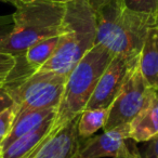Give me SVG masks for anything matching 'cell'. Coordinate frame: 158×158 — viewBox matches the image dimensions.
Returning <instances> with one entry per match:
<instances>
[{
    "instance_id": "6da1fadb",
    "label": "cell",
    "mask_w": 158,
    "mask_h": 158,
    "mask_svg": "<svg viewBox=\"0 0 158 158\" xmlns=\"http://www.w3.org/2000/svg\"><path fill=\"white\" fill-rule=\"evenodd\" d=\"M13 15L11 34L0 44V52L22 56L29 47L65 33L66 3L60 0H23Z\"/></svg>"
},
{
    "instance_id": "7a4b0ae2",
    "label": "cell",
    "mask_w": 158,
    "mask_h": 158,
    "mask_svg": "<svg viewBox=\"0 0 158 158\" xmlns=\"http://www.w3.org/2000/svg\"><path fill=\"white\" fill-rule=\"evenodd\" d=\"M94 12L97 44L114 55H139L148 31L158 23V19L128 10L120 0H108Z\"/></svg>"
},
{
    "instance_id": "3957f363",
    "label": "cell",
    "mask_w": 158,
    "mask_h": 158,
    "mask_svg": "<svg viewBox=\"0 0 158 158\" xmlns=\"http://www.w3.org/2000/svg\"><path fill=\"white\" fill-rule=\"evenodd\" d=\"M114 56L115 55L105 47L95 44L73 68L67 76L51 130L40 146L52 138L68 121L81 115L86 110L102 74Z\"/></svg>"
},
{
    "instance_id": "277c9868",
    "label": "cell",
    "mask_w": 158,
    "mask_h": 158,
    "mask_svg": "<svg viewBox=\"0 0 158 158\" xmlns=\"http://www.w3.org/2000/svg\"><path fill=\"white\" fill-rule=\"evenodd\" d=\"M64 26L65 33L60 37L54 53L40 68V72L68 75L97 44L95 12L88 0L66 2Z\"/></svg>"
},
{
    "instance_id": "5b68a950",
    "label": "cell",
    "mask_w": 158,
    "mask_h": 158,
    "mask_svg": "<svg viewBox=\"0 0 158 158\" xmlns=\"http://www.w3.org/2000/svg\"><path fill=\"white\" fill-rule=\"evenodd\" d=\"M67 76L39 70L21 81L5 85L3 87L13 101L16 115L28 110H57Z\"/></svg>"
},
{
    "instance_id": "8992f818",
    "label": "cell",
    "mask_w": 158,
    "mask_h": 158,
    "mask_svg": "<svg viewBox=\"0 0 158 158\" xmlns=\"http://www.w3.org/2000/svg\"><path fill=\"white\" fill-rule=\"evenodd\" d=\"M157 92L146 81L138 64L110 106L108 117L103 130L110 131L119 126L130 123L148 106Z\"/></svg>"
},
{
    "instance_id": "52a82bcc",
    "label": "cell",
    "mask_w": 158,
    "mask_h": 158,
    "mask_svg": "<svg viewBox=\"0 0 158 158\" xmlns=\"http://www.w3.org/2000/svg\"><path fill=\"white\" fill-rule=\"evenodd\" d=\"M139 61L140 54L135 56L115 55L102 74L86 110L110 107L128 80L130 74L139 64Z\"/></svg>"
},
{
    "instance_id": "ba28073f",
    "label": "cell",
    "mask_w": 158,
    "mask_h": 158,
    "mask_svg": "<svg viewBox=\"0 0 158 158\" xmlns=\"http://www.w3.org/2000/svg\"><path fill=\"white\" fill-rule=\"evenodd\" d=\"M79 117L80 115L63 126L31 158H77L84 143L78 131Z\"/></svg>"
},
{
    "instance_id": "9c48e42d",
    "label": "cell",
    "mask_w": 158,
    "mask_h": 158,
    "mask_svg": "<svg viewBox=\"0 0 158 158\" xmlns=\"http://www.w3.org/2000/svg\"><path fill=\"white\" fill-rule=\"evenodd\" d=\"M127 140H130V123L88 139L82 143L77 158H116L127 144Z\"/></svg>"
},
{
    "instance_id": "30bf717a",
    "label": "cell",
    "mask_w": 158,
    "mask_h": 158,
    "mask_svg": "<svg viewBox=\"0 0 158 158\" xmlns=\"http://www.w3.org/2000/svg\"><path fill=\"white\" fill-rule=\"evenodd\" d=\"M54 117L55 114L49 117L36 129L16 139L0 153V158H31L50 132Z\"/></svg>"
},
{
    "instance_id": "8fae6325",
    "label": "cell",
    "mask_w": 158,
    "mask_h": 158,
    "mask_svg": "<svg viewBox=\"0 0 158 158\" xmlns=\"http://www.w3.org/2000/svg\"><path fill=\"white\" fill-rule=\"evenodd\" d=\"M139 67L152 88L158 91V23L147 33L140 53Z\"/></svg>"
},
{
    "instance_id": "7c38bea8",
    "label": "cell",
    "mask_w": 158,
    "mask_h": 158,
    "mask_svg": "<svg viewBox=\"0 0 158 158\" xmlns=\"http://www.w3.org/2000/svg\"><path fill=\"white\" fill-rule=\"evenodd\" d=\"M56 114V108H44V110H28L18 114L14 119L13 126L7 138L0 144V153L5 151L12 142L21 138L31 130L39 127L44 120L52 115Z\"/></svg>"
},
{
    "instance_id": "4fadbf2b",
    "label": "cell",
    "mask_w": 158,
    "mask_h": 158,
    "mask_svg": "<svg viewBox=\"0 0 158 158\" xmlns=\"http://www.w3.org/2000/svg\"><path fill=\"white\" fill-rule=\"evenodd\" d=\"M158 134V92L133 120L130 123V140L147 142Z\"/></svg>"
},
{
    "instance_id": "5bb4252c",
    "label": "cell",
    "mask_w": 158,
    "mask_h": 158,
    "mask_svg": "<svg viewBox=\"0 0 158 158\" xmlns=\"http://www.w3.org/2000/svg\"><path fill=\"white\" fill-rule=\"evenodd\" d=\"M108 108L85 110L78 120V131L81 139H88L99 129H103L108 117Z\"/></svg>"
},
{
    "instance_id": "9a60e30c",
    "label": "cell",
    "mask_w": 158,
    "mask_h": 158,
    "mask_svg": "<svg viewBox=\"0 0 158 158\" xmlns=\"http://www.w3.org/2000/svg\"><path fill=\"white\" fill-rule=\"evenodd\" d=\"M130 11L158 19V0H120Z\"/></svg>"
},
{
    "instance_id": "2e32d148",
    "label": "cell",
    "mask_w": 158,
    "mask_h": 158,
    "mask_svg": "<svg viewBox=\"0 0 158 158\" xmlns=\"http://www.w3.org/2000/svg\"><path fill=\"white\" fill-rule=\"evenodd\" d=\"M15 116L16 114L13 105L0 113V144L3 142V140L11 131Z\"/></svg>"
},
{
    "instance_id": "e0dca14e",
    "label": "cell",
    "mask_w": 158,
    "mask_h": 158,
    "mask_svg": "<svg viewBox=\"0 0 158 158\" xmlns=\"http://www.w3.org/2000/svg\"><path fill=\"white\" fill-rule=\"evenodd\" d=\"M16 65V57L12 54L0 52V88L5 86L8 77Z\"/></svg>"
},
{
    "instance_id": "ac0fdd59",
    "label": "cell",
    "mask_w": 158,
    "mask_h": 158,
    "mask_svg": "<svg viewBox=\"0 0 158 158\" xmlns=\"http://www.w3.org/2000/svg\"><path fill=\"white\" fill-rule=\"evenodd\" d=\"M14 26L13 15H0V44L11 34Z\"/></svg>"
},
{
    "instance_id": "d6986e66",
    "label": "cell",
    "mask_w": 158,
    "mask_h": 158,
    "mask_svg": "<svg viewBox=\"0 0 158 158\" xmlns=\"http://www.w3.org/2000/svg\"><path fill=\"white\" fill-rule=\"evenodd\" d=\"M143 158H158V134L147 141Z\"/></svg>"
},
{
    "instance_id": "ffe728a7",
    "label": "cell",
    "mask_w": 158,
    "mask_h": 158,
    "mask_svg": "<svg viewBox=\"0 0 158 158\" xmlns=\"http://www.w3.org/2000/svg\"><path fill=\"white\" fill-rule=\"evenodd\" d=\"M12 105H13V101L10 98V95L8 94L6 88L5 87L0 88V113Z\"/></svg>"
},
{
    "instance_id": "44dd1931",
    "label": "cell",
    "mask_w": 158,
    "mask_h": 158,
    "mask_svg": "<svg viewBox=\"0 0 158 158\" xmlns=\"http://www.w3.org/2000/svg\"><path fill=\"white\" fill-rule=\"evenodd\" d=\"M116 158H142L140 156V154L138 153L136 149H130L129 146L127 144L125 145L121 152L119 153V155Z\"/></svg>"
},
{
    "instance_id": "7402d4cb",
    "label": "cell",
    "mask_w": 158,
    "mask_h": 158,
    "mask_svg": "<svg viewBox=\"0 0 158 158\" xmlns=\"http://www.w3.org/2000/svg\"><path fill=\"white\" fill-rule=\"evenodd\" d=\"M88 1L91 7H92V9L94 10V11H97L101 6H103L104 3L107 2L108 0H88Z\"/></svg>"
},
{
    "instance_id": "603a6c76",
    "label": "cell",
    "mask_w": 158,
    "mask_h": 158,
    "mask_svg": "<svg viewBox=\"0 0 158 158\" xmlns=\"http://www.w3.org/2000/svg\"><path fill=\"white\" fill-rule=\"evenodd\" d=\"M1 2H6V3H10V5L14 6V7H16V6H19L21 2H22L23 0H0Z\"/></svg>"
},
{
    "instance_id": "cb8c5ba5",
    "label": "cell",
    "mask_w": 158,
    "mask_h": 158,
    "mask_svg": "<svg viewBox=\"0 0 158 158\" xmlns=\"http://www.w3.org/2000/svg\"><path fill=\"white\" fill-rule=\"evenodd\" d=\"M60 1H63V2H69V1H72V0H60Z\"/></svg>"
}]
</instances>
